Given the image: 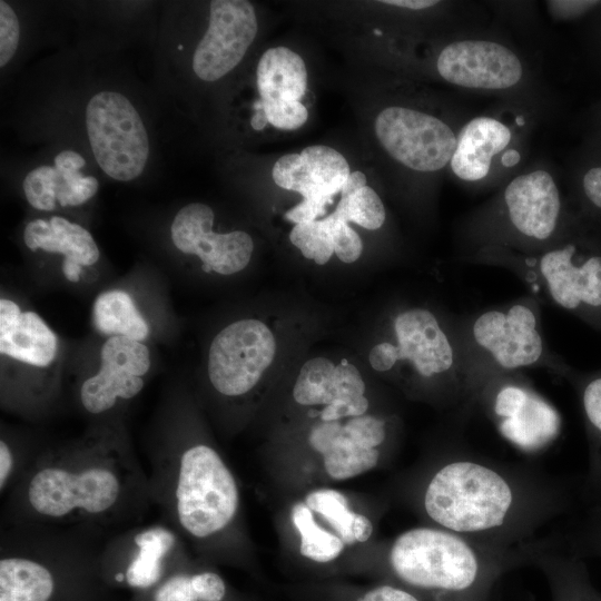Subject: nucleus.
I'll return each mask as SVG.
<instances>
[{
    "instance_id": "f257e3e1",
    "label": "nucleus",
    "mask_w": 601,
    "mask_h": 601,
    "mask_svg": "<svg viewBox=\"0 0 601 601\" xmlns=\"http://www.w3.org/2000/svg\"><path fill=\"white\" fill-rule=\"evenodd\" d=\"M570 500L566 489L530 470L460 454L434 471L422 505L435 526L510 551L532 542Z\"/></svg>"
},
{
    "instance_id": "f03ea898",
    "label": "nucleus",
    "mask_w": 601,
    "mask_h": 601,
    "mask_svg": "<svg viewBox=\"0 0 601 601\" xmlns=\"http://www.w3.org/2000/svg\"><path fill=\"white\" fill-rule=\"evenodd\" d=\"M525 563L523 548L499 550L437 526L401 533L388 552L396 580L433 601H489L502 574Z\"/></svg>"
},
{
    "instance_id": "7ed1b4c3",
    "label": "nucleus",
    "mask_w": 601,
    "mask_h": 601,
    "mask_svg": "<svg viewBox=\"0 0 601 601\" xmlns=\"http://www.w3.org/2000/svg\"><path fill=\"white\" fill-rule=\"evenodd\" d=\"M430 63L460 92L521 102L552 118V93L531 58L493 23L440 39Z\"/></svg>"
},
{
    "instance_id": "20e7f679",
    "label": "nucleus",
    "mask_w": 601,
    "mask_h": 601,
    "mask_svg": "<svg viewBox=\"0 0 601 601\" xmlns=\"http://www.w3.org/2000/svg\"><path fill=\"white\" fill-rule=\"evenodd\" d=\"M562 191L552 164L532 159L500 188L467 226L470 237L492 248L543 249L568 230Z\"/></svg>"
},
{
    "instance_id": "39448f33",
    "label": "nucleus",
    "mask_w": 601,
    "mask_h": 601,
    "mask_svg": "<svg viewBox=\"0 0 601 601\" xmlns=\"http://www.w3.org/2000/svg\"><path fill=\"white\" fill-rule=\"evenodd\" d=\"M550 120L528 105L495 100L472 112L457 131L447 174L470 190L500 188L531 161L539 126Z\"/></svg>"
},
{
    "instance_id": "423d86ee",
    "label": "nucleus",
    "mask_w": 601,
    "mask_h": 601,
    "mask_svg": "<svg viewBox=\"0 0 601 601\" xmlns=\"http://www.w3.org/2000/svg\"><path fill=\"white\" fill-rule=\"evenodd\" d=\"M111 453L105 447H85L39 463L24 489L29 509L53 521L111 513L127 490L126 467Z\"/></svg>"
},
{
    "instance_id": "0eeeda50",
    "label": "nucleus",
    "mask_w": 601,
    "mask_h": 601,
    "mask_svg": "<svg viewBox=\"0 0 601 601\" xmlns=\"http://www.w3.org/2000/svg\"><path fill=\"white\" fill-rule=\"evenodd\" d=\"M472 114L463 101L439 109L392 104L375 117L376 139L396 166L407 173L435 177L447 173L460 127Z\"/></svg>"
},
{
    "instance_id": "6e6552de",
    "label": "nucleus",
    "mask_w": 601,
    "mask_h": 601,
    "mask_svg": "<svg viewBox=\"0 0 601 601\" xmlns=\"http://www.w3.org/2000/svg\"><path fill=\"white\" fill-rule=\"evenodd\" d=\"M173 486L175 516L197 539L225 529L235 518L239 494L236 481L218 453L197 444L178 459Z\"/></svg>"
},
{
    "instance_id": "1a4fd4ad",
    "label": "nucleus",
    "mask_w": 601,
    "mask_h": 601,
    "mask_svg": "<svg viewBox=\"0 0 601 601\" xmlns=\"http://www.w3.org/2000/svg\"><path fill=\"white\" fill-rule=\"evenodd\" d=\"M86 127L99 167L115 180L129 181L145 169L149 140L132 104L116 91L92 96L86 107Z\"/></svg>"
},
{
    "instance_id": "9d476101",
    "label": "nucleus",
    "mask_w": 601,
    "mask_h": 601,
    "mask_svg": "<svg viewBox=\"0 0 601 601\" xmlns=\"http://www.w3.org/2000/svg\"><path fill=\"white\" fill-rule=\"evenodd\" d=\"M568 230L548 247L526 253L524 260L558 306L601 322V252L572 239Z\"/></svg>"
},
{
    "instance_id": "9b49d317",
    "label": "nucleus",
    "mask_w": 601,
    "mask_h": 601,
    "mask_svg": "<svg viewBox=\"0 0 601 601\" xmlns=\"http://www.w3.org/2000/svg\"><path fill=\"white\" fill-rule=\"evenodd\" d=\"M275 352V337L264 323L253 318L236 321L224 327L209 346L208 378L225 396L245 395L270 366Z\"/></svg>"
},
{
    "instance_id": "f8f14e48",
    "label": "nucleus",
    "mask_w": 601,
    "mask_h": 601,
    "mask_svg": "<svg viewBox=\"0 0 601 601\" xmlns=\"http://www.w3.org/2000/svg\"><path fill=\"white\" fill-rule=\"evenodd\" d=\"M485 405L500 435L518 450L535 454L560 435L558 410L530 386L505 381L485 394Z\"/></svg>"
},
{
    "instance_id": "ddd939ff",
    "label": "nucleus",
    "mask_w": 601,
    "mask_h": 601,
    "mask_svg": "<svg viewBox=\"0 0 601 601\" xmlns=\"http://www.w3.org/2000/svg\"><path fill=\"white\" fill-rule=\"evenodd\" d=\"M99 358V368L81 383L79 390L81 406L93 415L136 397L142 391L151 366L150 352L144 342L120 336L107 337Z\"/></svg>"
},
{
    "instance_id": "4468645a",
    "label": "nucleus",
    "mask_w": 601,
    "mask_h": 601,
    "mask_svg": "<svg viewBox=\"0 0 601 601\" xmlns=\"http://www.w3.org/2000/svg\"><path fill=\"white\" fill-rule=\"evenodd\" d=\"M214 218L213 209L206 204L184 206L170 226L173 244L179 252L197 256L205 273L236 274L250 262L254 242L243 230L215 233Z\"/></svg>"
},
{
    "instance_id": "2eb2a0df",
    "label": "nucleus",
    "mask_w": 601,
    "mask_h": 601,
    "mask_svg": "<svg viewBox=\"0 0 601 601\" xmlns=\"http://www.w3.org/2000/svg\"><path fill=\"white\" fill-rule=\"evenodd\" d=\"M255 9L246 0H214L207 31L193 56V70L204 81H216L231 71L255 40Z\"/></svg>"
},
{
    "instance_id": "dca6fc26",
    "label": "nucleus",
    "mask_w": 601,
    "mask_h": 601,
    "mask_svg": "<svg viewBox=\"0 0 601 601\" xmlns=\"http://www.w3.org/2000/svg\"><path fill=\"white\" fill-rule=\"evenodd\" d=\"M472 337L505 371L532 366L544 354L538 318L524 304L482 313L472 325Z\"/></svg>"
},
{
    "instance_id": "f3484780",
    "label": "nucleus",
    "mask_w": 601,
    "mask_h": 601,
    "mask_svg": "<svg viewBox=\"0 0 601 601\" xmlns=\"http://www.w3.org/2000/svg\"><path fill=\"white\" fill-rule=\"evenodd\" d=\"M351 174L345 157L336 149L315 145L299 154L277 159L272 177L280 188L296 191L303 198H319L333 203Z\"/></svg>"
},
{
    "instance_id": "a211bd4d",
    "label": "nucleus",
    "mask_w": 601,
    "mask_h": 601,
    "mask_svg": "<svg viewBox=\"0 0 601 601\" xmlns=\"http://www.w3.org/2000/svg\"><path fill=\"white\" fill-rule=\"evenodd\" d=\"M396 355L411 363L418 375L431 378L451 372L455 352L446 333L430 311L411 308L394 319Z\"/></svg>"
},
{
    "instance_id": "6ab92c4d",
    "label": "nucleus",
    "mask_w": 601,
    "mask_h": 601,
    "mask_svg": "<svg viewBox=\"0 0 601 601\" xmlns=\"http://www.w3.org/2000/svg\"><path fill=\"white\" fill-rule=\"evenodd\" d=\"M58 335L33 311L12 299H0V354L2 359L33 370H47L57 361Z\"/></svg>"
},
{
    "instance_id": "aec40b11",
    "label": "nucleus",
    "mask_w": 601,
    "mask_h": 601,
    "mask_svg": "<svg viewBox=\"0 0 601 601\" xmlns=\"http://www.w3.org/2000/svg\"><path fill=\"white\" fill-rule=\"evenodd\" d=\"M85 165L80 154L62 150L56 156L53 167L43 165L28 173L22 188L30 206L52 211L57 207L80 206L92 198L99 183L92 176H82L79 169Z\"/></svg>"
},
{
    "instance_id": "412c9836",
    "label": "nucleus",
    "mask_w": 601,
    "mask_h": 601,
    "mask_svg": "<svg viewBox=\"0 0 601 601\" xmlns=\"http://www.w3.org/2000/svg\"><path fill=\"white\" fill-rule=\"evenodd\" d=\"M23 242L32 252L61 255L63 277L71 283H78L83 268L93 266L100 258L92 235L82 226L60 216L29 221L23 230Z\"/></svg>"
},
{
    "instance_id": "4be33fe9",
    "label": "nucleus",
    "mask_w": 601,
    "mask_h": 601,
    "mask_svg": "<svg viewBox=\"0 0 601 601\" xmlns=\"http://www.w3.org/2000/svg\"><path fill=\"white\" fill-rule=\"evenodd\" d=\"M524 552L526 563L543 572L552 601H601L582 558L566 549L558 551L533 542L524 545Z\"/></svg>"
},
{
    "instance_id": "5701e85b",
    "label": "nucleus",
    "mask_w": 601,
    "mask_h": 601,
    "mask_svg": "<svg viewBox=\"0 0 601 601\" xmlns=\"http://www.w3.org/2000/svg\"><path fill=\"white\" fill-rule=\"evenodd\" d=\"M256 81L263 102L300 101L307 88L305 62L289 48L267 49L258 61Z\"/></svg>"
},
{
    "instance_id": "b1692460",
    "label": "nucleus",
    "mask_w": 601,
    "mask_h": 601,
    "mask_svg": "<svg viewBox=\"0 0 601 601\" xmlns=\"http://www.w3.org/2000/svg\"><path fill=\"white\" fill-rule=\"evenodd\" d=\"M95 328L107 337L120 336L145 342L150 326L138 309L132 296L122 289L100 293L92 304Z\"/></svg>"
},
{
    "instance_id": "393cba45",
    "label": "nucleus",
    "mask_w": 601,
    "mask_h": 601,
    "mask_svg": "<svg viewBox=\"0 0 601 601\" xmlns=\"http://www.w3.org/2000/svg\"><path fill=\"white\" fill-rule=\"evenodd\" d=\"M55 590L51 571L26 556L0 560V601H49Z\"/></svg>"
},
{
    "instance_id": "a878e982",
    "label": "nucleus",
    "mask_w": 601,
    "mask_h": 601,
    "mask_svg": "<svg viewBox=\"0 0 601 601\" xmlns=\"http://www.w3.org/2000/svg\"><path fill=\"white\" fill-rule=\"evenodd\" d=\"M176 544L173 531L156 525L138 532L134 538L135 553L129 561L125 580L129 587L147 589L162 574L164 562Z\"/></svg>"
},
{
    "instance_id": "bb28decb",
    "label": "nucleus",
    "mask_w": 601,
    "mask_h": 601,
    "mask_svg": "<svg viewBox=\"0 0 601 601\" xmlns=\"http://www.w3.org/2000/svg\"><path fill=\"white\" fill-rule=\"evenodd\" d=\"M579 391L589 443L588 472L581 493L591 504L601 501V373L584 380Z\"/></svg>"
},
{
    "instance_id": "cd10ccee",
    "label": "nucleus",
    "mask_w": 601,
    "mask_h": 601,
    "mask_svg": "<svg viewBox=\"0 0 601 601\" xmlns=\"http://www.w3.org/2000/svg\"><path fill=\"white\" fill-rule=\"evenodd\" d=\"M292 521L300 536L299 552L303 556L326 563L342 553L345 544L343 540L321 528L305 503H296L293 506Z\"/></svg>"
},
{
    "instance_id": "c85d7f7f",
    "label": "nucleus",
    "mask_w": 601,
    "mask_h": 601,
    "mask_svg": "<svg viewBox=\"0 0 601 601\" xmlns=\"http://www.w3.org/2000/svg\"><path fill=\"white\" fill-rule=\"evenodd\" d=\"M323 459L325 471L332 479L347 480L374 469L380 460V451L359 446L344 432Z\"/></svg>"
},
{
    "instance_id": "c756f323",
    "label": "nucleus",
    "mask_w": 601,
    "mask_h": 601,
    "mask_svg": "<svg viewBox=\"0 0 601 601\" xmlns=\"http://www.w3.org/2000/svg\"><path fill=\"white\" fill-rule=\"evenodd\" d=\"M334 364L325 357L307 361L300 368L293 390L294 400L302 405H328L335 398Z\"/></svg>"
},
{
    "instance_id": "7c9ffc66",
    "label": "nucleus",
    "mask_w": 601,
    "mask_h": 601,
    "mask_svg": "<svg viewBox=\"0 0 601 601\" xmlns=\"http://www.w3.org/2000/svg\"><path fill=\"white\" fill-rule=\"evenodd\" d=\"M331 215L365 229L376 230L385 223L386 209L378 194L372 187L365 186L347 197H341Z\"/></svg>"
},
{
    "instance_id": "2f4dec72",
    "label": "nucleus",
    "mask_w": 601,
    "mask_h": 601,
    "mask_svg": "<svg viewBox=\"0 0 601 601\" xmlns=\"http://www.w3.org/2000/svg\"><path fill=\"white\" fill-rule=\"evenodd\" d=\"M312 511L319 513L339 534L346 544L355 542L352 526L355 518L348 508L347 499L338 491L321 489L311 492L305 503Z\"/></svg>"
},
{
    "instance_id": "473e14b6",
    "label": "nucleus",
    "mask_w": 601,
    "mask_h": 601,
    "mask_svg": "<svg viewBox=\"0 0 601 601\" xmlns=\"http://www.w3.org/2000/svg\"><path fill=\"white\" fill-rule=\"evenodd\" d=\"M289 240L304 257L318 265L326 264L334 254L332 230L325 218L296 224L289 233Z\"/></svg>"
},
{
    "instance_id": "72a5a7b5",
    "label": "nucleus",
    "mask_w": 601,
    "mask_h": 601,
    "mask_svg": "<svg viewBox=\"0 0 601 601\" xmlns=\"http://www.w3.org/2000/svg\"><path fill=\"white\" fill-rule=\"evenodd\" d=\"M565 549L582 559L601 558V501L590 504L569 535Z\"/></svg>"
},
{
    "instance_id": "f704fd0d",
    "label": "nucleus",
    "mask_w": 601,
    "mask_h": 601,
    "mask_svg": "<svg viewBox=\"0 0 601 601\" xmlns=\"http://www.w3.org/2000/svg\"><path fill=\"white\" fill-rule=\"evenodd\" d=\"M492 16L521 30H531L538 24L536 2L485 1Z\"/></svg>"
},
{
    "instance_id": "c9c22d12",
    "label": "nucleus",
    "mask_w": 601,
    "mask_h": 601,
    "mask_svg": "<svg viewBox=\"0 0 601 601\" xmlns=\"http://www.w3.org/2000/svg\"><path fill=\"white\" fill-rule=\"evenodd\" d=\"M260 105L267 121L277 129H297L308 118L307 108L300 101H260Z\"/></svg>"
},
{
    "instance_id": "e433bc0d",
    "label": "nucleus",
    "mask_w": 601,
    "mask_h": 601,
    "mask_svg": "<svg viewBox=\"0 0 601 601\" xmlns=\"http://www.w3.org/2000/svg\"><path fill=\"white\" fill-rule=\"evenodd\" d=\"M344 432L366 449H377L386 439L385 422L372 415L352 417L344 425Z\"/></svg>"
},
{
    "instance_id": "4c0bfd02",
    "label": "nucleus",
    "mask_w": 601,
    "mask_h": 601,
    "mask_svg": "<svg viewBox=\"0 0 601 601\" xmlns=\"http://www.w3.org/2000/svg\"><path fill=\"white\" fill-rule=\"evenodd\" d=\"M332 230L334 253L343 263H354L363 252V243L358 234L343 219L332 215L325 217Z\"/></svg>"
},
{
    "instance_id": "58836bf2",
    "label": "nucleus",
    "mask_w": 601,
    "mask_h": 601,
    "mask_svg": "<svg viewBox=\"0 0 601 601\" xmlns=\"http://www.w3.org/2000/svg\"><path fill=\"white\" fill-rule=\"evenodd\" d=\"M20 39V24L13 9L0 1V67H4L17 51Z\"/></svg>"
},
{
    "instance_id": "ea45409f",
    "label": "nucleus",
    "mask_w": 601,
    "mask_h": 601,
    "mask_svg": "<svg viewBox=\"0 0 601 601\" xmlns=\"http://www.w3.org/2000/svg\"><path fill=\"white\" fill-rule=\"evenodd\" d=\"M335 400L351 402L364 396L365 384L358 370L346 359L335 366Z\"/></svg>"
},
{
    "instance_id": "a19ab883",
    "label": "nucleus",
    "mask_w": 601,
    "mask_h": 601,
    "mask_svg": "<svg viewBox=\"0 0 601 601\" xmlns=\"http://www.w3.org/2000/svg\"><path fill=\"white\" fill-rule=\"evenodd\" d=\"M154 601H199L191 575L178 573L168 578L155 592Z\"/></svg>"
},
{
    "instance_id": "79ce46f5",
    "label": "nucleus",
    "mask_w": 601,
    "mask_h": 601,
    "mask_svg": "<svg viewBox=\"0 0 601 601\" xmlns=\"http://www.w3.org/2000/svg\"><path fill=\"white\" fill-rule=\"evenodd\" d=\"M578 188L585 204L601 211V164H593L580 173Z\"/></svg>"
},
{
    "instance_id": "37998d69",
    "label": "nucleus",
    "mask_w": 601,
    "mask_h": 601,
    "mask_svg": "<svg viewBox=\"0 0 601 601\" xmlns=\"http://www.w3.org/2000/svg\"><path fill=\"white\" fill-rule=\"evenodd\" d=\"M193 587L199 601H221L226 594L224 580L214 572H199L191 575Z\"/></svg>"
},
{
    "instance_id": "c03bdc74",
    "label": "nucleus",
    "mask_w": 601,
    "mask_h": 601,
    "mask_svg": "<svg viewBox=\"0 0 601 601\" xmlns=\"http://www.w3.org/2000/svg\"><path fill=\"white\" fill-rule=\"evenodd\" d=\"M344 433V425L337 421H322L315 425L309 435V445L318 453L324 455L333 445L334 441Z\"/></svg>"
},
{
    "instance_id": "a18cd8bd",
    "label": "nucleus",
    "mask_w": 601,
    "mask_h": 601,
    "mask_svg": "<svg viewBox=\"0 0 601 601\" xmlns=\"http://www.w3.org/2000/svg\"><path fill=\"white\" fill-rule=\"evenodd\" d=\"M368 408V401L365 396L357 400L345 402L335 400L328 405H325L321 413V418L324 422L337 421L345 416L356 417L362 416Z\"/></svg>"
},
{
    "instance_id": "49530a36",
    "label": "nucleus",
    "mask_w": 601,
    "mask_h": 601,
    "mask_svg": "<svg viewBox=\"0 0 601 601\" xmlns=\"http://www.w3.org/2000/svg\"><path fill=\"white\" fill-rule=\"evenodd\" d=\"M358 601H426L413 590L394 584H382L367 591Z\"/></svg>"
},
{
    "instance_id": "de8ad7c7",
    "label": "nucleus",
    "mask_w": 601,
    "mask_h": 601,
    "mask_svg": "<svg viewBox=\"0 0 601 601\" xmlns=\"http://www.w3.org/2000/svg\"><path fill=\"white\" fill-rule=\"evenodd\" d=\"M329 204V201L319 198H303L299 204L285 213V218L295 225L317 220L326 213V207Z\"/></svg>"
},
{
    "instance_id": "09e8293b",
    "label": "nucleus",
    "mask_w": 601,
    "mask_h": 601,
    "mask_svg": "<svg viewBox=\"0 0 601 601\" xmlns=\"http://www.w3.org/2000/svg\"><path fill=\"white\" fill-rule=\"evenodd\" d=\"M599 1H562V0H549L544 1L548 13L551 18L558 21H564L573 19L588 9L598 6Z\"/></svg>"
},
{
    "instance_id": "8fccbe9b",
    "label": "nucleus",
    "mask_w": 601,
    "mask_h": 601,
    "mask_svg": "<svg viewBox=\"0 0 601 601\" xmlns=\"http://www.w3.org/2000/svg\"><path fill=\"white\" fill-rule=\"evenodd\" d=\"M368 358L375 371H390L397 363L396 347L390 342L380 343L371 349Z\"/></svg>"
},
{
    "instance_id": "3c124183",
    "label": "nucleus",
    "mask_w": 601,
    "mask_h": 601,
    "mask_svg": "<svg viewBox=\"0 0 601 601\" xmlns=\"http://www.w3.org/2000/svg\"><path fill=\"white\" fill-rule=\"evenodd\" d=\"M14 465L13 453L8 443L3 440L0 442V489L1 491L8 484Z\"/></svg>"
},
{
    "instance_id": "603ef678",
    "label": "nucleus",
    "mask_w": 601,
    "mask_h": 601,
    "mask_svg": "<svg viewBox=\"0 0 601 601\" xmlns=\"http://www.w3.org/2000/svg\"><path fill=\"white\" fill-rule=\"evenodd\" d=\"M352 531L355 541L366 542L373 533L372 522L363 514H355Z\"/></svg>"
},
{
    "instance_id": "864d4df0",
    "label": "nucleus",
    "mask_w": 601,
    "mask_h": 601,
    "mask_svg": "<svg viewBox=\"0 0 601 601\" xmlns=\"http://www.w3.org/2000/svg\"><path fill=\"white\" fill-rule=\"evenodd\" d=\"M365 186H367V179L365 174L357 170L353 171L349 174L346 183L344 184L339 193L341 197H347Z\"/></svg>"
}]
</instances>
